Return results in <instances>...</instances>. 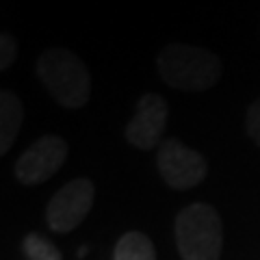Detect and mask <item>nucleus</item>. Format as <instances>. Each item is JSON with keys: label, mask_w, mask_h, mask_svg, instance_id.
<instances>
[{"label": "nucleus", "mask_w": 260, "mask_h": 260, "mask_svg": "<svg viewBox=\"0 0 260 260\" xmlns=\"http://www.w3.org/2000/svg\"><path fill=\"white\" fill-rule=\"evenodd\" d=\"M95 202V184L89 178H74L52 195L46 206V223L52 232L68 234L85 221Z\"/></svg>", "instance_id": "5"}, {"label": "nucleus", "mask_w": 260, "mask_h": 260, "mask_svg": "<svg viewBox=\"0 0 260 260\" xmlns=\"http://www.w3.org/2000/svg\"><path fill=\"white\" fill-rule=\"evenodd\" d=\"M24 104L18 98L15 91H5L0 93V154H7L15 139H18V133L24 124Z\"/></svg>", "instance_id": "8"}, {"label": "nucleus", "mask_w": 260, "mask_h": 260, "mask_svg": "<svg viewBox=\"0 0 260 260\" xmlns=\"http://www.w3.org/2000/svg\"><path fill=\"white\" fill-rule=\"evenodd\" d=\"M22 249L24 256L28 260H63V254L52 241H48L42 234L30 232L24 237L22 241Z\"/></svg>", "instance_id": "10"}, {"label": "nucleus", "mask_w": 260, "mask_h": 260, "mask_svg": "<svg viewBox=\"0 0 260 260\" xmlns=\"http://www.w3.org/2000/svg\"><path fill=\"white\" fill-rule=\"evenodd\" d=\"M65 158H68V143L63 137L44 135L20 154V158L15 160L13 174L20 184L35 186L50 180L63 167Z\"/></svg>", "instance_id": "6"}, {"label": "nucleus", "mask_w": 260, "mask_h": 260, "mask_svg": "<svg viewBox=\"0 0 260 260\" xmlns=\"http://www.w3.org/2000/svg\"><path fill=\"white\" fill-rule=\"evenodd\" d=\"M113 260H156V249L148 234L130 230L124 237H119Z\"/></svg>", "instance_id": "9"}, {"label": "nucleus", "mask_w": 260, "mask_h": 260, "mask_svg": "<svg viewBox=\"0 0 260 260\" xmlns=\"http://www.w3.org/2000/svg\"><path fill=\"white\" fill-rule=\"evenodd\" d=\"M169 121L167 100L160 93H143L135 104V113L126 126V141L137 150H154L160 148Z\"/></svg>", "instance_id": "7"}, {"label": "nucleus", "mask_w": 260, "mask_h": 260, "mask_svg": "<svg viewBox=\"0 0 260 260\" xmlns=\"http://www.w3.org/2000/svg\"><path fill=\"white\" fill-rule=\"evenodd\" d=\"M35 74L46 93L65 109H80L91 98V74L72 50L50 48L39 54Z\"/></svg>", "instance_id": "2"}, {"label": "nucleus", "mask_w": 260, "mask_h": 260, "mask_svg": "<svg viewBox=\"0 0 260 260\" xmlns=\"http://www.w3.org/2000/svg\"><path fill=\"white\" fill-rule=\"evenodd\" d=\"M156 167L169 189L189 191L195 189L208 174V160L204 154L189 148L180 139H165L156 152Z\"/></svg>", "instance_id": "4"}, {"label": "nucleus", "mask_w": 260, "mask_h": 260, "mask_svg": "<svg viewBox=\"0 0 260 260\" xmlns=\"http://www.w3.org/2000/svg\"><path fill=\"white\" fill-rule=\"evenodd\" d=\"M156 70L169 89L184 93L208 91L223 76V63L213 50L186 42L165 44L156 56Z\"/></svg>", "instance_id": "1"}, {"label": "nucleus", "mask_w": 260, "mask_h": 260, "mask_svg": "<svg viewBox=\"0 0 260 260\" xmlns=\"http://www.w3.org/2000/svg\"><path fill=\"white\" fill-rule=\"evenodd\" d=\"M176 247L182 260H219L223 225L217 210L206 202L182 208L176 217Z\"/></svg>", "instance_id": "3"}, {"label": "nucleus", "mask_w": 260, "mask_h": 260, "mask_svg": "<svg viewBox=\"0 0 260 260\" xmlns=\"http://www.w3.org/2000/svg\"><path fill=\"white\" fill-rule=\"evenodd\" d=\"M15 56H18V39H15L13 32L5 30L3 35H0V70H9Z\"/></svg>", "instance_id": "11"}, {"label": "nucleus", "mask_w": 260, "mask_h": 260, "mask_svg": "<svg viewBox=\"0 0 260 260\" xmlns=\"http://www.w3.org/2000/svg\"><path fill=\"white\" fill-rule=\"evenodd\" d=\"M245 130L249 139L260 148V98H256L249 104V109L245 113Z\"/></svg>", "instance_id": "12"}]
</instances>
